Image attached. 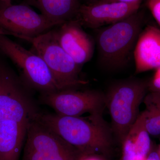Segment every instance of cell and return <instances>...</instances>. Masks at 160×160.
Returning <instances> with one entry per match:
<instances>
[{
    "label": "cell",
    "mask_w": 160,
    "mask_h": 160,
    "mask_svg": "<svg viewBox=\"0 0 160 160\" xmlns=\"http://www.w3.org/2000/svg\"><path fill=\"white\" fill-rule=\"evenodd\" d=\"M122 143V160H145L148 156L151 140L146 129L144 111L139 115Z\"/></svg>",
    "instance_id": "4fadbf2b"
},
{
    "label": "cell",
    "mask_w": 160,
    "mask_h": 160,
    "mask_svg": "<svg viewBox=\"0 0 160 160\" xmlns=\"http://www.w3.org/2000/svg\"><path fill=\"white\" fill-rule=\"evenodd\" d=\"M136 73L160 67V29L148 25L140 32L133 52Z\"/></svg>",
    "instance_id": "7c38bea8"
},
{
    "label": "cell",
    "mask_w": 160,
    "mask_h": 160,
    "mask_svg": "<svg viewBox=\"0 0 160 160\" xmlns=\"http://www.w3.org/2000/svg\"><path fill=\"white\" fill-rule=\"evenodd\" d=\"M29 123L0 122V160H19Z\"/></svg>",
    "instance_id": "5bb4252c"
},
{
    "label": "cell",
    "mask_w": 160,
    "mask_h": 160,
    "mask_svg": "<svg viewBox=\"0 0 160 160\" xmlns=\"http://www.w3.org/2000/svg\"><path fill=\"white\" fill-rule=\"evenodd\" d=\"M20 39L31 43L35 52L46 63L64 89H74L88 83L79 78L82 66L77 64L61 46L56 29H52L34 37Z\"/></svg>",
    "instance_id": "277c9868"
},
{
    "label": "cell",
    "mask_w": 160,
    "mask_h": 160,
    "mask_svg": "<svg viewBox=\"0 0 160 160\" xmlns=\"http://www.w3.org/2000/svg\"><path fill=\"white\" fill-rule=\"evenodd\" d=\"M148 90L160 93V67L156 69L153 76L148 82Z\"/></svg>",
    "instance_id": "ac0fdd59"
},
{
    "label": "cell",
    "mask_w": 160,
    "mask_h": 160,
    "mask_svg": "<svg viewBox=\"0 0 160 160\" xmlns=\"http://www.w3.org/2000/svg\"><path fill=\"white\" fill-rule=\"evenodd\" d=\"M145 160H160L157 152H152L148 155Z\"/></svg>",
    "instance_id": "ffe728a7"
},
{
    "label": "cell",
    "mask_w": 160,
    "mask_h": 160,
    "mask_svg": "<svg viewBox=\"0 0 160 160\" xmlns=\"http://www.w3.org/2000/svg\"><path fill=\"white\" fill-rule=\"evenodd\" d=\"M29 87L0 62V122L29 123L37 112Z\"/></svg>",
    "instance_id": "8992f818"
},
{
    "label": "cell",
    "mask_w": 160,
    "mask_h": 160,
    "mask_svg": "<svg viewBox=\"0 0 160 160\" xmlns=\"http://www.w3.org/2000/svg\"><path fill=\"white\" fill-rule=\"evenodd\" d=\"M39 99L41 102L51 107L58 114L66 116L102 113L106 106L105 95L95 90L65 89L41 93Z\"/></svg>",
    "instance_id": "9c48e42d"
},
{
    "label": "cell",
    "mask_w": 160,
    "mask_h": 160,
    "mask_svg": "<svg viewBox=\"0 0 160 160\" xmlns=\"http://www.w3.org/2000/svg\"><path fill=\"white\" fill-rule=\"evenodd\" d=\"M139 0H99V2H121L129 3Z\"/></svg>",
    "instance_id": "44dd1931"
},
{
    "label": "cell",
    "mask_w": 160,
    "mask_h": 160,
    "mask_svg": "<svg viewBox=\"0 0 160 160\" xmlns=\"http://www.w3.org/2000/svg\"><path fill=\"white\" fill-rule=\"evenodd\" d=\"M24 4L35 7L42 15L59 25L76 18L81 5L79 0H24Z\"/></svg>",
    "instance_id": "9a60e30c"
},
{
    "label": "cell",
    "mask_w": 160,
    "mask_h": 160,
    "mask_svg": "<svg viewBox=\"0 0 160 160\" xmlns=\"http://www.w3.org/2000/svg\"><path fill=\"white\" fill-rule=\"evenodd\" d=\"M142 1L129 3L96 2L81 5L76 19L82 26L98 29L125 19L137 12Z\"/></svg>",
    "instance_id": "30bf717a"
},
{
    "label": "cell",
    "mask_w": 160,
    "mask_h": 160,
    "mask_svg": "<svg viewBox=\"0 0 160 160\" xmlns=\"http://www.w3.org/2000/svg\"><path fill=\"white\" fill-rule=\"evenodd\" d=\"M147 6L153 18L160 26V0H147Z\"/></svg>",
    "instance_id": "e0dca14e"
},
{
    "label": "cell",
    "mask_w": 160,
    "mask_h": 160,
    "mask_svg": "<svg viewBox=\"0 0 160 160\" xmlns=\"http://www.w3.org/2000/svg\"><path fill=\"white\" fill-rule=\"evenodd\" d=\"M0 50L18 67L22 74L23 82L29 87L41 93L65 90L36 52L26 49L7 36L2 34Z\"/></svg>",
    "instance_id": "5b68a950"
},
{
    "label": "cell",
    "mask_w": 160,
    "mask_h": 160,
    "mask_svg": "<svg viewBox=\"0 0 160 160\" xmlns=\"http://www.w3.org/2000/svg\"><path fill=\"white\" fill-rule=\"evenodd\" d=\"M158 154L159 157L160 158V145L159 147L158 150Z\"/></svg>",
    "instance_id": "cb8c5ba5"
},
{
    "label": "cell",
    "mask_w": 160,
    "mask_h": 160,
    "mask_svg": "<svg viewBox=\"0 0 160 160\" xmlns=\"http://www.w3.org/2000/svg\"><path fill=\"white\" fill-rule=\"evenodd\" d=\"M78 160H102L93 154H83Z\"/></svg>",
    "instance_id": "d6986e66"
},
{
    "label": "cell",
    "mask_w": 160,
    "mask_h": 160,
    "mask_svg": "<svg viewBox=\"0 0 160 160\" xmlns=\"http://www.w3.org/2000/svg\"><path fill=\"white\" fill-rule=\"evenodd\" d=\"M148 91V82L130 78L114 83L105 95L112 132L121 142L137 119L140 105Z\"/></svg>",
    "instance_id": "3957f363"
},
{
    "label": "cell",
    "mask_w": 160,
    "mask_h": 160,
    "mask_svg": "<svg viewBox=\"0 0 160 160\" xmlns=\"http://www.w3.org/2000/svg\"><path fill=\"white\" fill-rule=\"evenodd\" d=\"M146 126L149 135H160V93L149 91L144 98Z\"/></svg>",
    "instance_id": "2e32d148"
},
{
    "label": "cell",
    "mask_w": 160,
    "mask_h": 160,
    "mask_svg": "<svg viewBox=\"0 0 160 160\" xmlns=\"http://www.w3.org/2000/svg\"><path fill=\"white\" fill-rule=\"evenodd\" d=\"M142 11L97 29L96 42L100 65L114 71L124 68L133 57L135 47L144 23Z\"/></svg>",
    "instance_id": "7a4b0ae2"
},
{
    "label": "cell",
    "mask_w": 160,
    "mask_h": 160,
    "mask_svg": "<svg viewBox=\"0 0 160 160\" xmlns=\"http://www.w3.org/2000/svg\"><path fill=\"white\" fill-rule=\"evenodd\" d=\"M82 154L37 121L29 123L22 160H78Z\"/></svg>",
    "instance_id": "52a82bcc"
},
{
    "label": "cell",
    "mask_w": 160,
    "mask_h": 160,
    "mask_svg": "<svg viewBox=\"0 0 160 160\" xmlns=\"http://www.w3.org/2000/svg\"><path fill=\"white\" fill-rule=\"evenodd\" d=\"M86 1H88V2H89V3H91L97 2V1H99V0H86Z\"/></svg>",
    "instance_id": "603a6c76"
},
{
    "label": "cell",
    "mask_w": 160,
    "mask_h": 160,
    "mask_svg": "<svg viewBox=\"0 0 160 160\" xmlns=\"http://www.w3.org/2000/svg\"><path fill=\"white\" fill-rule=\"evenodd\" d=\"M60 25L26 4L0 5V34L19 38L34 37Z\"/></svg>",
    "instance_id": "ba28073f"
},
{
    "label": "cell",
    "mask_w": 160,
    "mask_h": 160,
    "mask_svg": "<svg viewBox=\"0 0 160 160\" xmlns=\"http://www.w3.org/2000/svg\"><path fill=\"white\" fill-rule=\"evenodd\" d=\"M12 0H0L1 4L5 5H11Z\"/></svg>",
    "instance_id": "7402d4cb"
},
{
    "label": "cell",
    "mask_w": 160,
    "mask_h": 160,
    "mask_svg": "<svg viewBox=\"0 0 160 160\" xmlns=\"http://www.w3.org/2000/svg\"><path fill=\"white\" fill-rule=\"evenodd\" d=\"M102 113L88 119L38 112L33 119L57 133L84 154H106L111 146V131Z\"/></svg>",
    "instance_id": "6da1fadb"
},
{
    "label": "cell",
    "mask_w": 160,
    "mask_h": 160,
    "mask_svg": "<svg viewBox=\"0 0 160 160\" xmlns=\"http://www.w3.org/2000/svg\"><path fill=\"white\" fill-rule=\"evenodd\" d=\"M56 32L61 46L77 64L82 66L91 59L94 52V40L77 19L60 25Z\"/></svg>",
    "instance_id": "8fae6325"
}]
</instances>
